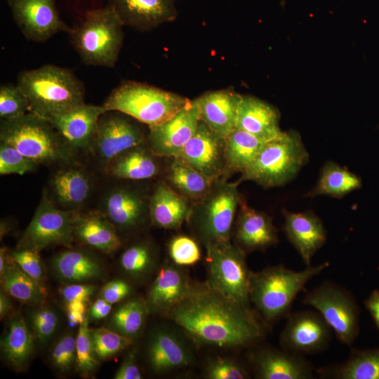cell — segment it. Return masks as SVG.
I'll list each match as a JSON object with an SVG mask.
<instances>
[{"label": "cell", "instance_id": "cell-27", "mask_svg": "<svg viewBox=\"0 0 379 379\" xmlns=\"http://www.w3.org/2000/svg\"><path fill=\"white\" fill-rule=\"evenodd\" d=\"M279 110L253 95H243L239 106L236 128L267 142L282 133Z\"/></svg>", "mask_w": 379, "mask_h": 379}, {"label": "cell", "instance_id": "cell-24", "mask_svg": "<svg viewBox=\"0 0 379 379\" xmlns=\"http://www.w3.org/2000/svg\"><path fill=\"white\" fill-rule=\"evenodd\" d=\"M192 286L187 273L180 266L173 262L164 265L148 291V311L166 314L189 294Z\"/></svg>", "mask_w": 379, "mask_h": 379}, {"label": "cell", "instance_id": "cell-55", "mask_svg": "<svg viewBox=\"0 0 379 379\" xmlns=\"http://www.w3.org/2000/svg\"><path fill=\"white\" fill-rule=\"evenodd\" d=\"M86 301L74 300L67 302V311L77 312L85 314L86 310Z\"/></svg>", "mask_w": 379, "mask_h": 379}, {"label": "cell", "instance_id": "cell-40", "mask_svg": "<svg viewBox=\"0 0 379 379\" xmlns=\"http://www.w3.org/2000/svg\"><path fill=\"white\" fill-rule=\"evenodd\" d=\"M94 350L99 359H107L129 347L133 339L105 327L91 329Z\"/></svg>", "mask_w": 379, "mask_h": 379}, {"label": "cell", "instance_id": "cell-3", "mask_svg": "<svg viewBox=\"0 0 379 379\" xmlns=\"http://www.w3.org/2000/svg\"><path fill=\"white\" fill-rule=\"evenodd\" d=\"M328 262L294 271L282 265L252 272L250 300L266 323L287 317L293 302L306 284L329 267Z\"/></svg>", "mask_w": 379, "mask_h": 379}, {"label": "cell", "instance_id": "cell-26", "mask_svg": "<svg viewBox=\"0 0 379 379\" xmlns=\"http://www.w3.org/2000/svg\"><path fill=\"white\" fill-rule=\"evenodd\" d=\"M193 203L172 190L163 180H159L151 192L150 221L166 230H178L188 222Z\"/></svg>", "mask_w": 379, "mask_h": 379}, {"label": "cell", "instance_id": "cell-5", "mask_svg": "<svg viewBox=\"0 0 379 379\" xmlns=\"http://www.w3.org/2000/svg\"><path fill=\"white\" fill-rule=\"evenodd\" d=\"M0 139L39 164H72L76 156L49 121L32 112L1 120Z\"/></svg>", "mask_w": 379, "mask_h": 379}, {"label": "cell", "instance_id": "cell-31", "mask_svg": "<svg viewBox=\"0 0 379 379\" xmlns=\"http://www.w3.org/2000/svg\"><path fill=\"white\" fill-rule=\"evenodd\" d=\"M161 179L172 190L192 203L207 194L214 180L179 158H169Z\"/></svg>", "mask_w": 379, "mask_h": 379}, {"label": "cell", "instance_id": "cell-50", "mask_svg": "<svg viewBox=\"0 0 379 379\" xmlns=\"http://www.w3.org/2000/svg\"><path fill=\"white\" fill-rule=\"evenodd\" d=\"M95 291L93 285L86 284H69L60 291L65 300L68 302L74 300L87 301Z\"/></svg>", "mask_w": 379, "mask_h": 379}, {"label": "cell", "instance_id": "cell-36", "mask_svg": "<svg viewBox=\"0 0 379 379\" xmlns=\"http://www.w3.org/2000/svg\"><path fill=\"white\" fill-rule=\"evenodd\" d=\"M1 281L8 295L25 304L41 303L47 295L45 286L23 272L13 260L11 253L5 270L1 275Z\"/></svg>", "mask_w": 379, "mask_h": 379}, {"label": "cell", "instance_id": "cell-39", "mask_svg": "<svg viewBox=\"0 0 379 379\" xmlns=\"http://www.w3.org/2000/svg\"><path fill=\"white\" fill-rule=\"evenodd\" d=\"M156 260L153 246L147 241H140L128 246L120 257V265L133 277L145 275L152 268Z\"/></svg>", "mask_w": 379, "mask_h": 379}, {"label": "cell", "instance_id": "cell-21", "mask_svg": "<svg viewBox=\"0 0 379 379\" xmlns=\"http://www.w3.org/2000/svg\"><path fill=\"white\" fill-rule=\"evenodd\" d=\"M233 232L237 245L245 253L263 251L279 241L272 217L250 207L244 199L239 207Z\"/></svg>", "mask_w": 379, "mask_h": 379}, {"label": "cell", "instance_id": "cell-18", "mask_svg": "<svg viewBox=\"0 0 379 379\" xmlns=\"http://www.w3.org/2000/svg\"><path fill=\"white\" fill-rule=\"evenodd\" d=\"M257 378L261 379H313V365L304 356L266 346L249 357Z\"/></svg>", "mask_w": 379, "mask_h": 379}, {"label": "cell", "instance_id": "cell-48", "mask_svg": "<svg viewBox=\"0 0 379 379\" xmlns=\"http://www.w3.org/2000/svg\"><path fill=\"white\" fill-rule=\"evenodd\" d=\"M32 321L37 339L41 343H44L55 333L58 317L53 310L41 308L33 314Z\"/></svg>", "mask_w": 379, "mask_h": 379}, {"label": "cell", "instance_id": "cell-56", "mask_svg": "<svg viewBox=\"0 0 379 379\" xmlns=\"http://www.w3.org/2000/svg\"><path fill=\"white\" fill-rule=\"evenodd\" d=\"M67 317L70 322L73 324H82L85 320V314L77 312H72V311H67Z\"/></svg>", "mask_w": 379, "mask_h": 379}, {"label": "cell", "instance_id": "cell-53", "mask_svg": "<svg viewBox=\"0 0 379 379\" xmlns=\"http://www.w3.org/2000/svg\"><path fill=\"white\" fill-rule=\"evenodd\" d=\"M112 310V304L105 299H97L91 307L90 315L95 319H101L107 317Z\"/></svg>", "mask_w": 379, "mask_h": 379}, {"label": "cell", "instance_id": "cell-11", "mask_svg": "<svg viewBox=\"0 0 379 379\" xmlns=\"http://www.w3.org/2000/svg\"><path fill=\"white\" fill-rule=\"evenodd\" d=\"M79 213L58 207L44 191L34 215L18 246L37 251L55 245L70 246Z\"/></svg>", "mask_w": 379, "mask_h": 379}, {"label": "cell", "instance_id": "cell-46", "mask_svg": "<svg viewBox=\"0 0 379 379\" xmlns=\"http://www.w3.org/2000/svg\"><path fill=\"white\" fill-rule=\"evenodd\" d=\"M11 258L31 278L44 286V270L39 251L32 248H17L11 251Z\"/></svg>", "mask_w": 379, "mask_h": 379}, {"label": "cell", "instance_id": "cell-17", "mask_svg": "<svg viewBox=\"0 0 379 379\" xmlns=\"http://www.w3.org/2000/svg\"><path fill=\"white\" fill-rule=\"evenodd\" d=\"M177 158L213 180L226 178L225 138L200 120L194 134Z\"/></svg>", "mask_w": 379, "mask_h": 379}, {"label": "cell", "instance_id": "cell-9", "mask_svg": "<svg viewBox=\"0 0 379 379\" xmlns=\"http://www.w3.org/2000/svg\"><path fill=\"white\" fill-rule=\"evenodd\" d=\"M302 303L321 314L341 343H354L359 333L360 310L350 291L327 280L306 293Z\"/></svg>", "mask_w": 379, "mask_h": 379}, {"label": "cell", "instance_id": "cell-12", "mask_svg": "<svg viewBox=\"0 0 379 379\" xmlns=\"http://www.w3.org/2000/svg\"><path fill=\"white\" fill-rule=\"evenodd\" d=\"M147 134L145 124L121 112L107 110L99 118L91 150L108 165L126 150L146 142Z\"/></svg>", "mask_w": 379, "mask_h": 379}, {"label": "cell", "instance_id": "cell-1", "mask_svg": "<svg viewBox=\"0 0 379 379\" xmlns=\"http://www.w3.org/2000/svg\"><path fill=\"white\" fill-rule=\"evenodd\" d=\"M167 316L197 343L222 348L255 346L265 333V321L211 287L192 286L189 294Z\"/></svg>", "mask_w": 379, "mask_h": 379}, {"label": "cell", "instance_id": "cell-32", "mask_svg": "<svg viewBox=\"0 0 379 379\" xmlns=\"http://www.w3.org/2000/svg\"><path fill=\"white\" fill-rule=\"evenodd\" d=\"M315 371L321 378L379 379V347L352 349L345 361L323 366Z\"/></svg>", "mask_w": 379, "mask_h": 379}, {"label": "cell", "instance_id": "cell-47", "mask_svg": "<svg viewBox=\"0 0 379 379\" xmlns=\"http://www.w3.org/2000/svg\"><path fill=\"white\" fill-rule=\"evenodd\" d=\"M206 376L211 379L248 378V371L234 360L217 357L211 360L206 367Z\"/></svg>", "mask_w": 379, "mask_h": 379}, {"label": "cell", "instance_id": "cell-33", "mask_svg": "<svg viewBox=\"0 0 379 379\" xmlns=\"http://www.w3.org/2000/svg\"><path fill=\"white\" fill-rule=\"evenodd\" d=\"M53 267L60 279L69 284H85L101 277L102 267L91 255L80 250H66L56 255Z\"/></svg>", "mask_w": 379, "mask_h": 379}, {"label": "cell", "instance_id": "cell-2", "mask_svg": "<svg viewBox=\"0 0 379 379\" xmlns=\"http://www.w3.org/2000/svg\"><path fill=\"white\" fill-rule=\"evenodd\" d=\"M18 86L29 103V112L46 119L84 105L82 82L69 69L52 65L22 72Z\"/></svg>", "mask_w": 379, "mask_h": 379}, {"label": "cell", "instance_id": "cell-6", "mask_svg": "<svg viewBox=\"0 0 379 379\" xmlns=\"http://www.w3.org/2000/svg\"><path fill=\"white\" fill-rule=\"evenodd\" d=\"M308 160L309 153L300 134L283 131L265 143L237 181H253L265 189L280 187L293 179Z\"/></svg>", "mask_w": 379, "mask_h": 379}, {"label": "cell", "instance_id": "cell-51", "mask_svg": "<svg viewBox=\"0 0 379 379\" xmlns=\"http://www.w3.org/2000/svg\"><path fill=\"white\" fill-rule=\"evenodd\" d=\"M142 378L134 352L129 353L114 375L115 379H141Z\"/></svg>", "mask_w": 379, "mask_h": 379}, {"label": "cell", "instance_id": "cell-22", "mask_svg": "<svg viewBox=\"0 0 379 379\" xmlns=\"http://www.w3.org/2000/svg\"><path fill=\"white\" fill-rule=\"evenodd\" d=\"M284 230L289 242L306 266L326 241V231L321 220L312 211L293 213L282 210Z\"/></svg>", "mask_w": 379, "mask_h": 379}, {"label": "cell", "instance_id": "cell-37", "mask_svg": "<svg viewBox=\"0 0 379 379\" xmlns=\"http://www.w3.org/2000/svg\"><path fill=\"white\" fill-rule=\"evenodd\" d=\"M1 348L8 362L21 369L28 363L34 349V338L22 317L13 318L7 333L1 340Z\"/></svg>", "mask_w": 379, "mask_h": 379}, {"label": "cell", "instance_id": "cell-7", "mask_svg": "<svg viewBox=\"0 0 379 379\" xmlns=\"http://www.w3.org/2000/svg\"><path fill=\"white\" fill-rule=\"evenodd\" d=\"M190 101L177 93L127 81L113 89L102 106L124 113L147 127L169 119Z\"/></svg>", "mask_w": 379, "mask_h": 379}, {"label": "cell", "instance_id": "cell-38", "mask_svg": "<svg viewBox=\"0 0 379 379\" xmlns=\"http://www.w3.org/2000/svg\"><path fill=\"white\" fill-rule=\"evenodd\" d=\"M147 311L146 303L140 300H128L112 314L110 325L114 331L133 339L142 330Z\"/></svg>", "mask_w": 379, "mask_h": 379}, {"label": "cell", "instance_id": "cell-23", "mask_svg": "<svg viewBox=\"0 0 379 379\" xmlns=\"http://www.w3.org/2000/svg\"><path fill=\"white\" fill-rule=\"evenodd\" d=\"M123 25L148 30L177 15L175 0H108Z\"/></svg>", "mask_w": 379, "mask_h": 379}, {"label": "cell", "instance_id": "cell-28", "mask_svg": "<svg viewBox=\"0 0 379 379\" xmlns=\"http://www.w3.org/2000/svg\"><path fill=\"white\" fill-rule=\"evenodd\" d=\"M154 154L146 142L118 155L109 164V173L119 179L139 181L161 176L166 164Z\"/></svg>", "mask_w": 379, "mask_h": 379}, {"label": "cell", "instance_id": "cell-57", "mask_svg": "<svg viewBox=\"0 0 379 379\" xmlns=\"http://www.w3.org/2000/svg\"><path fill=\"white\" fill-rule=\"evenodd\" d=\"M10 258V253L5 247H1L0 250V274L1 275L6 268L7 262Z\"/></svg>", "mask_w": 379, "mask_h": 379}, {"label": "cell", "instance_id": "cell-14", "mask_svg": "<svg viewBox=\"0 0 379 379\" xmlns=\"http://www.w3.org/2000/svg\"><path fill=\"white\" fill-rule=\"evenodd\" d=\"M150 194L130 184L117 185L102 201V213L122 232H136L150 222Z\"/></svg>", "mask_w": 379, "mask_h": 379}, {"label": "cell", "instance_id": "cell-19", "mask_svg": "<svg viewBox=\"0 0 379 379\" xmlns=\"http://www.w3.org/2000/svg\"><path fill=\"white\" fill-rule=\"evenodd\" d=\"M105 111L102 105L84 103L47 120L76 153L91 149L99 118Z\"/></svg>", "mask_w": 379, "mask_h": 379}, {"label": "cell", "instance_id": "cell-34", "mask_svg": "<svg viewBox=\"0 0 379 379\" xmlns=\"http://www.w3.org/2000/svg\"><path fill=\"white\" fill-rule=\"evenodd\" d=\"M266 142L254 135L235 128L225 138L226 175L244 173L253 163Z\"/></svg>", "mask_w": 379, "mask_h": 379}, {"label": "cell", "instance_id": "cell-10", "mask_svg": "<svg viewBox=\"0 0 379 379\" xmlns=\"http://www.w3.org/2000/svg\"><path fill=\"white\" fill-rule=\"evenodd\" d=\"M205 248L208 268L206 283L227 298L250 307L252 272L247 267L244 251L230 242Z\"/></svg>", "mask_w": 379, "mask_h": 379}, {"label": "cell", "instance_id": "cell-25", "mask_svg": "<svg viewBox=\"0 0 379 379\" xmlns=\"http://www.w3.org/2000/svg\"><path fill=\"white\" fill-rule=\"evenodd\" d=\"M72 164L52 175L49 184L52 195L48 196L58 207L77 211L90 197L92 180L84 169Z\"/></svg>", "mask_w": 379, "mask_h": 379}, {"label": "cell", "instance_id": "cell-15", "mask_svg": "<svg viewBox=\"0 0 379 379\" xmlns=\"http://www.w3.org/2000/svg\"><path fill=\"white\" fill-rule=\"evenodd\" d=\"M199 122L198 109L190 100L169 119L148 127L146 144L159 157L177 158L194 134Z\"/></svg>", "mask_w": 379, "mask_h": 379}, {"label": "cell", "instance_id": "cell-43", "mask_svg": "<svg viewBox=\"0 0 379 379\" xmlns=\"http://www.w3.org/2000/svg\"><path fill=\"white\" fill-rule=\"evenodd\" d=\"M168 252L172 262L178 266L194 265L201 258L197 241L185 234L175 236L170 240Z\"/></svg>", "mask_w": 379, "mask_h": 379}, {"label": "cell", "instance_id": "cell-49", "mask_svg": "<svg viewBox=\"0 0 379 379\" xmlns=\"http://www.w3.org/2000/svg\"><path fill=\"white\" fill-rule=\"evenodd\" d=\"M131 293V286L122 279H115L106 284L100 291V298L110 304L119 302Z\"/></svg>", "mask_w": 379, "mask_h": 379}, {"label": "cell", "instance_id": "cell-42", "mask_svg": "<svg viewBox=\"0 0 379 379\" xmlns=\"http://www.w3.org/2000/svg\"><path fill=\"white\" fill-rule=\"evenodd\" d=\"M76 364L82 375H88L95 370L98 365L91 338L88 320L80 324L76 337Z\"/></svg>", "mask_w": 379, "mask_h": 379}, {"label": "cell", "instance_id": "cell-29", "mask_svg": "<svg viewBox=\"0 0 379 379\" xmlns=\"http://www.w3.org/2000/svg\"><path fill=\"white\" fill-rule=\"evenodd\" d=\"M151 368L155 373H165L189 366L192 354L173 332L161 329L151 336L147 346Z\"/></svg>", "mask_w": 379, "mask_h": 379}, {"label": "cell", "instance_id": "cell-20", "mask_svg": "<svg viewBox=\"0 0 379 379\" xmlns=\"http://www.w3.org/2000/svg\"><path fill=\"white\" fill-rule=\"evenodd\" d=\"M242 95L232 88L208 91L193 100L199 120L226 138L235 128Z\"/></svg>", "mask_w": 379, "mask_h": 379}, {"label": "cell", "instance_id": "cell-52", "mask_svg": "<svg viewBox=\"0 0 379 379\" xmlns=\"http://www.w3.org/2000/svg\"><path fill=\"white\" fill-rule=\"evenodd\" d=\"M364 305L379 329V290H373L365 300Z\"/></svg>", "mask_w": 379, "mask_h": 379}, {"label": "cell", "instance_id": "cell-30", "mask_svg": "<svg viewBox=\"0 0 379 379\" xmlns=\"http://www.w3.org/2000/svg\"><path fill=\"white\" fill-rule=\"evenodd\" d=\"M74 232V238L105 253H112L121 246L117 229L100 211L79 213Z\"/></svg>", "mask_w": 379, "mask_h": 379}, {"label": "cell", "instance_id": "cell-16", "mask_svg": "<svg viewBox=\"0 0 379 379\" xmlns=\"http://www.w3.org/2000/svg\"><path fill=\"white\" fill-rule=\"evenodd\" d=\"M14 21L24 36L44 42L61 31L70 32L59 15L56 0H8Z\"/></svg>", "mask_w": 379, "mask_h": 379}, {"label": "cell", "instance_id": "cell-41", "mask_svg": "<svg viewBox=\"0 0 379 379\" xmlns=\"http://www.w3.org/2000/svg\"><path fill=\"white\" fill-rule=\"evenodd\" d=\"M28 112H29L28 99L18 85H1L0 87L1 119H17Z\"/></svg>", "mask_w": 379, "mask_h": 379}, {"label": "cell", "instance_id": "cell-45", "mask_svg": "<svg viewBox=\"0 0 379 379\" xmlns=\"http://www.w3.org/2000/svg\"><path fill=\"white\" fill-rule=\"evenodd\" d=\"M76 337L71 333H65L57 341L52 350V363L60 371L66 372L76 363Z\"/></svg>", "mask_w": 379, "mask_h": 379}, {"label": "cell", "instance_id": "cell-44", "mask_svg": "<svg viewBox=\"0 0 379 379\" xmlns=\"http://www.w3.org/2000/svg\"><path fill=\"white\" fill-rule=\"evenodd\" d=\"M39 164L24 156L11 145L1 142L0 145V174L1 175H23L33 171Z\"/></svg>", "mask_w": 379, "mask_h": 379}, {"label": "cell", "instance_id": "cell-13", "mask_svg": "<svg viewBox=\"0 0 379 379\" xmlns=\"http://www.w3.org/2000/svg\"><path fill=\"white\" fill-rule=\"evenodd\" d=\"M280 335L282 349L305 356L326 350L333 330L319 312L303 310L291 313Z\"/></svg>", "mask_w": 379, "mask_h": 379}, {"label": "cell", "instance_id": "cell-4", "mask_svg": "<svg viewBox=\"0 0 379 379\" xmlns=\"http://www.w3.org/2000/svg\"><path fill=\"white\" fill-rule=\"evenodd\" d=\"M239 182L215 179L207 194L194 202L188 220L205 247L230 242L239 207L244 200Z\"/></svg>", "mask_w": 379, "mask_h": 379}, {"label": "cell", "instance_id": "cell-8", "mask_svg": "<svg viewBox=\"0 0 379 379\" xmlns=\"http://www.w3.org/2000/svg\"><path fill=\"white\" fill-rule=\"evenodd\" d=\"M123 26L108 5L87 11L80 25L69 32L82 61L87 65L114 67L123 44Z\"/></svg>", "mask_w": 379, "mask_h": 379}, {"label": "cell", "instance_id": "cell-35", "mask_svg": "<svg viewBox=\"0 0 379 379\" xmlns=\"http://www.w3.org/2000/svg\"><path fill=\"white\" fill-rule=\"evenodd\" d=\"M361 178L347 168L328 161L323 166L316 186L305 195L314 197L327 195L340 199L361 188Z\"/></svg>", "mask_w": 379, "mask_h": 379}, {"label": "cell", "instance_id": "cell-54", "mask_svg": "<svg viewBox=\"0 0 379 379\" xmlns=\"http://www.w3.org/2000/svg\"><path fill=\"white\" fill-rule=\"evenodd\" d=\"M11 309V302L8 298L6 292L1 291L0 293V317L2 319Z\"/></svg>", "mask_w": 379, "mask_h": 379}]
</instances>
